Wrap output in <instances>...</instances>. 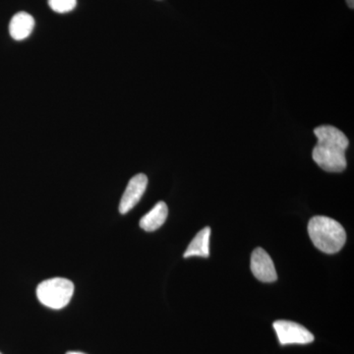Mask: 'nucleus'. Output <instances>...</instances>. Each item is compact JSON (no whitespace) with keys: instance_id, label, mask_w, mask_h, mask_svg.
<instances>
[{"instance_id":"1","label":"nucleus","mask_w":354,"mask_h":354,"mask_svg":"<svg viewBox=\"0 0 354 354\" xmlns=\"http://www.w3.org/2000/svg\"><path fill=\"white\" fill-rule=\"evenodd\" d=\"M317 145L312 158L321 169L328 172H342L346 169V151L349 141L344 132L330 125H323L314 129Z\"/></svg>"},{"instance_id":"2","label":"nucleus","mask_w":354,"mask_h":354,"mask_svg":"<svg viewBox=\"0 0 354 354\" xmlns=\"http://www.w3.org/2000/svg\"><path fill=\"white\" fill-rule=\"evenodd\" d=\"M310 239L319 250L335 254L342 250L346 241V234L339 221L328 216H317L308 223Z\"/></svg>"},{"instance_id":"3","label":"nucleus","mask_w":354,"mask_h":354,"mask_svg":"<svg viewBox=\"0 0 354 354\" xmlns=\"http://www.w3.org/2000/svg\"><path fill=\"white\" fill-rule=\"evenodd\" d=\"M73 293V283L64 278L46 279L37 288L39 302L51 309L64 308L68 305Z\"/></svg>"},{"instance_id":"4","label":"nucleus","mask_w":354,"mask_h":354,"mask_svg":"<svg viewBox=\"0 0 354 354\" xmlns=\"http://www.w3.org/2000/svg\"><path fill=\"white\" fill-rule=\"evenodd\" d=\"M272 326L281 346L307 344L314 342V335L299 324L281 320L276 321Z\"/></svg>"},{"instance_id":"5","label":"nucleus","mask_w":354,"mask_h":354,"mask_svg":"<svg viewBox=\"0 0 354 354\" xmlns=\"http://www.w3.org/2000/svg\"><path fill=\"white\" fill-rule=\"evenodd\" d=\"M250 267L253 276L262 283H274L278 279L274 262L263 248L253 251Z\"/></svg>"},{"instance_id":"6","label":"nucleus","mask_w":354,"mask_h":354,"mask_svg":"<svg viewBox=\"0 0 354 354\" xmlns=\"http://www.w3.org/2000/svg\"><path fill=\"white\" fill-rule=\"evenodd\" d=\"M148 185V177L144 174L133 176L128 183L124 194L121 198L120 212L123 215L131 211L138 204Z\"/></svg>"},{"instance_id":"7","label":"nucleus","mask_w":354,"mask_h":354,"mask_svg":"<svg viewBox=\"0 0 354 354\" xmlns=\"http://www.w3.org/2000/svg\"><path fill=\"white\" fill-rule=\"evenodd\" d=\"M35 19L27 12H19L13 16L9 24V32L16 41H23L32 34Z\"/></svg>"},{"instance_id":"8","label":"nucleus","mask_w":354,"mask_h":354,"mask_svg":"<svg viewBox=\"0 0 354 354\" xmlns=\"http://www.w3.org/2000/svg\"><path fill=\"white\" fill-rule=\"evenodd\" d=\"M167 215H169V209L167 204L165 202H158L147 215L141 218L140 227L143 228L146 232H155L164 225Z\"/></svg>"},{"instance_id":"9","label":"nucleus","mask_w":354,"mask_h":354,"mask_svg":"<svg viewBox=\"0 0 354 354\" xmlns=\"http://www.w3.org/2000/svg\"><path fill=\"white\" fill-rule=\"evenodd\" d=\"M209 236H211V228L209 227L203 228L198 232L196 236L190 242L189 246L184 253V258L199 257L208 258L209 256Z\"/></svg>"},{"instance_id":"10","label":"nucleus","mask_w":354,"mask_h":354,"mask_svg":"<svg viewBox=\"0 0 354 354\" xmlns=\"http://www.w3.org/2000/svg\"><path fill=\"white\" fill-rule=\"evenodd\" d=\"M77 0H48V6L57 13H67L75 8Z\"/></svg>"},{"instance_id":"11","label":"nucleus","mask_w":354,"mask_h":354,"mask_svg":"<svg viewBox=\"0 0 354 354\" xmlns=\"http://www.w3.org/2000/svg\"><path fill=\"white\" fill-rule=\"evenodd\" d=\"M346 2H348V6L349 8L353 9L354 0H346Z\"/></svg>"},{"instance_id":"12","label":"nucleus","mask_w":354,"mask_h":354,"mask_svg":"<svg viewBox=\"0 0 354 354\" xmlns=\"http://www.w3.org/2000/svg\"><path fill=\"white\" fill-rule=\"evenodd\" d=\"M66 354H85V353H77V351H69V353H67Z\"/></svg>"},{"instance_id":"13","label":"nucleus","mask_w":354,"mask_h":354,"mask_svg":"<svg viewBox=\"0 0 354 354\" xmlns=\"http://www.w3.org/2000/svg\"><path fill=\"white\" fill-rule=\"evenodd\" d=\"M0 354H1V353H0Z\"/></svg>"}]
</instances>
